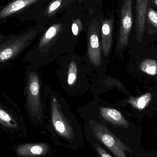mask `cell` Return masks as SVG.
Masks as SVG:
<instances>
[{
    "label": "cell",
    "mask_w": 157,
    "mask_h": 157,
    "mask_svg": "<svg viewBox=\"0 0 157 157\" xmlns=\"http://www.w3.org/2000/svg\"><path fill=\"white\" fill-rule=\"evenodd\" d=\"M140 70L148 75H157V61L152 59H147L140 63Z\"/></svg>",
    "instance_id": "obj_16"
},
{
    "label": "cell",
    "mask_w": 157,
    "mask_h": 157,
    "mask_svg": "<svg viewBox=\"0 0 157 157\" xmlns=\"http://www.w3.org/2000/svg\"><path fill=\"white\" fill-rule=\"evenodd\" d=\"M43 94L46 117L49 118L54 131L65 139H73L75 134L80 132V126L66 100L48 84L43 86Z\"/></svg>",
    "instance_id": "obj_3"
},
{
    "label": "cell",
    "mask_w": 157,
    "mask_h": 157,
    "mask_svg": "<svg viewBox=\"0 0 157 157\" xmlns=\"http://www.w3.org/2000/svg\"><path fill=\"white\" fill-rule=\"evenodd\" d=\"M49 148L46 143H27L16 147L15 152L18 157H39L46 155Z\"/></svg>",
    "instance_id": "obj_12"
},
{
    "label": "cell",
    "mask_w": 157,
    "mask_h": 157,
    "mask_svg": "<svg viewBox=\"0 0 157 157\" xmlns=\"http://www.w3.org/2000/svg\"><path fill=\"white\" fill-rule=\"evenodd\" d=\"M82 1V0H79V1Z\"/></svg>",
    "instance_id": "obj_22"
},
{
    "label": "cell",
    "mask_w": 157,
    "mask_h": 157,
    "mask_svg": "<svg viewBox=\"0 0 157 157\" xmlns=\"http://www.w3.org/2000/svg\"><path fill=\"white\" fill-rule=\"evenodd\" d=\"M41 31L40 28L34 27L19 34L3 35L0 33V71L6 68L28 48Z\"/></svg>",
    "instance_id": "obj_5"
},
{
    "label": "cell",
    "mask_w": 157,
    "mask_h": 157,
    "mask_svg": "<svg viewBox=\"0 0 157 157\" xmlns=\"http://www.w3.org/2000/svg\"></svg>",
    "instance_id": "obj_23"
},
{
    "label": "cell",
    "mask_w": 157,
    "mask_h": 157,
    "mask_svg": "<svg viewBox=\"0 0 157 157\" xmlns=\"http://www.w3.org/2000/svg\"><path fill=\"white\" fill-rule=\"evenodd\" d=\"M42 69L27 65L25 78V109L30 122L42 126L46 120V105L43 94Z\"/></svg>",
    "instance_id": "obj_4"
},
{
    "label": "cell",
    "mask_w": 157,
    "mask_h": 157,
    "mask_svg": "<svg viewBox=\"0 0 157 157\" xmlns=\"http://www.w3.org/2000/svg\"><path fill=\"white\" fill-rule=\"evenodd\" d=\"M113 14L109 18L102 20L100 23V39L103 58L107 64L110 62L111 53L113 44V30L114 25Z\"/></svg>",
    "instance_id": "obj_10"
},
{
    "label": "cell",
    "mask_w": 157,
    "mask_h": 157,
    "mask_svg": "<svg viewBox=\"0 0 157 157\" xmlns=\"http://www.w3.org/2000/svg\"><path fill=\"white\" fill-rule=\"evenodd\" d=\"M63 0H52V2L48 6L47 10V14L48 15H52L60 7Z\"/></svg>",
    "instance_id": "obj_19"
},
{
    "label": "cell",
    "mask_w": 157,
    "mask_h": 157,
    "mask_svg": "<svg viewBox=\"0 0 157 157\" xmlns=\"http://www.w3.org/2000/svg\"><path fill=\"white\" fill-rule=\"evenodd\" d=\"M149 25L157 29V12L151 7H148L147 13L146 20Z\"/></svg>",
    "instance_id": "obj_17"
},
{
    "label": "cell",
    "mask_w": 157,
    "mask_h": 157,
    "mask_svg": "<svg viewBox=\"0 0 157 157\" xmlns=\"http://www.w3.org/2000/svg\"><path fill=\"white\" fill-rule=\"evenodd\" d=\"M83 29V25L81 20L78 18L74 20L71 26V30L73 36L78 38Z\"/></svg>",
    "instance_id": "obj_18"
},
{
    "label": "cell",
    "mask_w": 157,
    "mask_h": 157,
    "mask_svg": "<svg viewBox=\"0 0 157 157\" xmlns=\"http://www.w3.org/2000/svg\"><path fill=\"white\" fill-rule=\"evenodd\" d=\"M55 61V72L58 81L67 96L78 97L90 90L88 76H93L94 71L83 56L73 51L61 56Z\"/></svg>",
    "instance_id": "obj_2"
},
{
    "label": "cell",
    "mask_w": 157,
    "mask_h": 157,
    "mask_svg": "<svg viewBox=\"0 0 157 157\" xmlns=\"http://www.w3.org/2000/svg\"><path fill=\"white\" fill-rule=\"evenodd\" d=\"M78 42L72 32L66 34L61 23L48 28L26 52L23 61L42 69L57 59L74 51Z\"/></svg>",
    "instance_id": "obj_1"
},
{
    "label": "cell",
    "mask_w": 157,
    "mask_h": 157,
    "mask_svg": "<svg viewBox=\"0 0 157 157\" xmlns=\"http://www.w3.org/2000/svg\"><path fill=\"white\" fill-rule=\"evenodd\" d=\"M152 99V93L147 92L138 98L130 97L126 100H123L121 105H125L129 104L132 105L133 108L139 110L144 109L149 104Z\"/></svg>",
    "instance_id": "obj_15"
},
{
    "label": "cell",
    "mask_w": 157,
    "mask_h": 157,
    "mask_svg": "<svg viewBox=\"0 0 157 157\" xmlns=\"http://www.w3.org/2000/svg\"><path fill=\"white\" fill-rule=\"evenodd\" d=\"M94 147L101 157H113L110 154L107 153V151H105L99 145L95 144Z\"/></svg>",
    "instance_id": "obj_20"
},
{
    "label": "cell",
    "mask_w": 157,
    "mask_h": 157,
    "mask_svg": "<svg viewBox=\"0 0 157 157\" xmlns=\"http://www.w3.org/2000/svg\"><path fill=\"white\" fill-rule=\"evenodd\" d=\"M132 1L124 0L121 8L120 25L116 45L115 56L123 59V54L128 46L130 33L132 28Z\"/></svg>",
    "instance_id": "obj_9"
},
{
    "label": "cell",
    "mask_w": 157,
    "mask_h": 157,
    "mask_svg": "<svg viewBox=\"0 0 157 157\" xmlns=\"http://www.w3.org/2000/svg\"><path fill=\"white\" fill-rule=\"evenodd\" d=\"M39 0H14L0 11V18H6L25 7L35 3Z\"/></svg>",
    "instance_id": "obj_14"
},
{
    "label": "cell",
    "mask_w": 157,
    "mask_h": 157,
    "mask_svg": "<svg viewBox=\"0 0 157 157\" xmlns=\"http://www.w3.org/2000/svg\"><path fill=\"white\" fill-rule=\"evenodd\" d=\"M150 1L151 0H136V38L138 43L142 41L144 33L147 13Z\"/></svg>",
    "instance_id": "obj_13"
},
{
    "label": "cell",
    "mask_w": 157,
    "mask_h": 157,
    "mask_svg": "<svg viewBox=\"0 0 157 157\" xmlns=\"http://www.w3.org/2000/svg\"><path fill=\"white\" fill-rule=\"evenodd\" d=\"M86 33L87 49L82 56L92 71H96V75H104L108 64L104 60L101 50L100 22L96 19L91 20L89 23Z\"/></svg>",
    "instance_id": "obj_6"
},
{
    "label": "cell",
    "mask_w": 157,
    "mask_h": 157,
    "mask_svg": "<svg viewBox=\"0 0 157 157\" xmlns=\"http://www.w3.org/2000/svg\"><path fill=\"white\" fill-rule=\"evenodd\" d=\"M85 126L90 130L94 137L106 146L116 157H127L126 152L131 148L124 144L104 124L93 120H86Z\"/></svg>",
    "instance_id": "obj_8"
},
{
    "label": "cell",
    "mask_w": 157,
    "mask_h": 157,
    "mask_svg": "<svg viewBox=\"0 0 157 157\" xmlns=\"http://www.w3.org/2000/svg\"><path fill=\"white\" fill-rule=\"evenodd\" d=\"M154 3V4L155 5V6L157 7V0H151Z\"/></svg>",
    "instance_id": "obj_21"
},
{
    "label": "cell",
    "mask_w": 157,
    "mask_h": 157,
    "mask_svg": "<svg viewBox=\"0 0 157 157\" xmlns=\"http://www.w3.org/2000/svg\"><path fill=\"white\" fill-rule=\"evenodd\" d=\"M90 90L94 97H100L101 94L111 90L114 87L121 90H124V87L121 82L110 75L105 74L101 76L93 75L90 79Z\"/></svg>",
    "instance_id": "obj_11"
},
{
    "label": "cell",
    "mask_w": 157,
    "mask_h": 157,
    "mask_svg": "<svg viewBox=\"0 0 157 157\" xmlns=\"http://www.w3.org/2000/svg\"><path fill=\"white\" fill-rule=\"evenodd\" d=\"M0 128L13 136L25 135L27 130L19 107L0 91Z\"/></svg>",
    "instance_id": "obj_7"
}]
</instances>
